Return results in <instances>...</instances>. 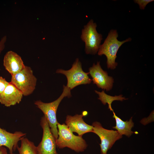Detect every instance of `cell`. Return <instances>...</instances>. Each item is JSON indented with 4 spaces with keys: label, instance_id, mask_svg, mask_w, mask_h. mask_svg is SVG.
Wrapping results in <instances>:
<instances>
[{
    "label": "cell",
    "instance_id": "cell-18",
    "mask_svg": "<svg viewBox=\"0 0 154 154\" xmlns=\"http://www.w3.org/2000/svg\"><path fill=\"white\" fill-rule=\"evenodd\" d=\"M9 83L5 79L0 76V94L3 91Z\"/></svg>",
    "mask_w": 154,
    "mask_h": 154
},
{
    "label": "cell",
    "instance_id": "cell-14",
    "mask_svg": "<svg viewBox=\"0 0 154 154\" xmlns=\"http://www.w3.org/2000/svg\"><path fill=\"white\" fill-rule=\"evenodd\" d=\"M113 113V117L115 119L116 125L113 127V128L116 129L121 135H125L128 137H130L134 133L131 131L134 125V123L132 119V117L129 121H125L116 116L114 112Z\"/></svg>",
    "mask_w": 154,
    "mask_h": 154
},
{
    "label": "cell",
    "instance_id": "cell-5",
    "mask_svg": "<svg viewBox=\"0 0 154 154\" xmlns=\"http://www.w3.org/2000/svg\"><path fill=\"white\" fill-rule=\"evenodd\" d=\"M57 73L65 75L67 79L66 86L71 90L81 84H90L92 80L88 76L89 72H86L83 70L82 64L78 58H76L71 68L68 70L58 69Z\"/></svg>",
    "mask_w": 154,
    "mask_h": 154
},
{
    "label": "cell",
    "instance_id": "cell-21",
    "mask_svg": "<svg viewBox=\"0 0 154 154\" xmlns=\"http://www.w3.org/2000/svg\"><path fill=\"white\" fill-rule=\"evenodd\" d=\"M9 154H15L13 153H10Z\"/></svg>",
    "mask_w": 154,
    "mask_h": 154
},
{
    "label": "cell",
    "instance_id": "cell-11",
    "mask_svg": "<svg viewBox=\"0 0 154 154\" xmlns=\"http://www.w3.org/2000/svg\"><path fill=\"white\" fill-rule=\"evenodd\" d=\"M26 134L19 131L11 133L0 127V147H5L8 149L9 153H13L18 145V143L25 137Z\"/></svg>",
    "mask_w": 154,
    "mask_h": 154
},
{
    "label": "cell",
    "instance_id": "cell-20",
    "mask_svg": "<svg viewBox=\"0 0 154 154\" xmlns=\"http://www.w3.org/2000/svg\"><path fill=\"white\" fill-rule=\"evenodd\" d=\"M0 154H8L6 148L4 147H0Z\"/></svg>",
    "mask_w": 154,
    "mask_h": 154
},
{
    "label": "cell",
    "instance_id": "cell-16",
    "mask_svg": "<svg viewBox=\"0 0 154 154\" xmlns=\"http://www.w3.org/2000/svg\"><path fill=\"white\" fill-rule=\"evenodd\" d=\"M95 92L98 95L99 98L98 99L100 100L102 103L104 105L107 103L108 105V109L111 111H114L111 107V104L112 102L114 100H120L122 101L123 100L127 99L125 98V97H123L122 95H120L118 96H112L106 94L103 90L101 92H100L97 90H95Z\"/></svg>",
    "mask_w": 154,
    "mask_h": 154
},
{
    "label": "cell",
    "instance_id": "cell-7",
    "mask_svg": "<svg viewBox=\"0 0 154 154\" xmlns=\"http://www.w3.org/2000/svg\"><path fill=\"white\" fill-rule=\"evenodd\" d=\"M92 125V132L97 135L101 140L100 144L101 154H107L108 151L112 147L116 141L122 137V135L117 131L105 129L98 122H94Z\"/></svg>",
    "mask_w": 154,
    "mask_h": 154
},
{
    "label": "cell",
    "instance_id": "cell-19",
    "mask_svg": "<svg viewBox=\"0 0 154 154\" xmlns=\"http://www.w3.org/2000/svg\"><path fill=\"white\" fill-rule=\"evenodd\" d=\"M6 40V36H5L2 38L0 41V54L5 48V44Z\"/></svg>",
    "mask_w": 154,
    "mask_h": 154
},
{
    "label": "cell",
    "instance_id": "cell-6",
    "mask_svg": "<svg viewBox=\"0 0 154 154\" xmlns=\"http://www.w3.org/2000/svg\"><path fill=\"white\" fill-rule=\"evenodd\" d=\"M97 26L91 19L82 30L81 38L85 43V50L87 54H96L101 45L102 36L97 32Z\"/></svg>",
    "mask_w": 154,
    "mask_h": 154
},
{
    "label": "cell",
    "instance_id": "cell-2",
    "mask_svg": "<svg viewBox=\"0 0 154 154\" xmlns=\"http://www.w3.org/2000/svg\"><path fill=\"white\" fill-rule=\"evenodd\" d=\"M58 137L56 139V146L59 149L68 147L77 153L82 152L88 145L82 136L74 135L64 123L57 125Z\"/></svg>",
    "mask_w": 154,
    "mask_h": 154
},
{
    "label": "cell",
    "instance_id": "cell-1",
    "mask_svg": "<svg viewBox=\"0 0 154 154\" xmlns=\"http://www.w3.org/2000/svg\"><path fill=\"white\" fill-rule=\"evenodd\" d=\"M71 90L64 85L63 86V92L60 97L55 101L49 103H44L40 100L35 102L37 107L43 113L53 136L57 139L58 137L57 125L58 123L56 118V112L59 105L65 97H71Z\"/></svg>",
    "mask_w": 154,
    "mask_h": 154
},
{
    "label": "cell",
    "instance_id": "cell-8",
    "mask_svg": "<svg viewBox=\"0 0 154 154\" xmlns=\"http://www.w3.org/2000/svg\"><path fill=\"white\" fill-rule=\"evenodd\" d=\"M40 125L43 135L41 142L37 146L38 154H58L56 150V139L44 116L41 119Z\"/></svg>",
    "mask_w": 154,
    "mask_h": 154
},
{
    "label": "cell",
    "instance_id": "cell-4",
    "mask_svg": "<svg viewBox=\"0 0 154 154\" xmlns=\"http://www.w3.org/2000/svg\"><path fill=\"white\" fill-rule=\"evenodd\" d=\"M37 78L34 75L31 68L26 66L21 71L11 76V83L27 96L31 94L35 90Z\"/></svg>",
    "mask_w": 154,
    "mask_h": 154
},
{
    "label": "cell",
    "instance_id": "cell-3",
    "mask_svg": "<svg viewBox=\"0 0 154 154\" xmlns=\"http://www.w3.org/2000/svg\"><path fill=\"white\" fill-rule=\"evenodd\" d=\"M118 37L117 31L111 30L103 43L100 45L98 51V55L101 56L104 54L106 56L107 67L112 70L115 69L117 65L115 60L119 48L124 43L131 40L129 38L123 41H119L117 39Z\"/></svg>",
    "mask_w": 154,
    "mask_h": 154
},
{
    "label": "cell",
    "instance_id": "cell-12",
    "mask_svg": "<svg viewBox=\"0 0 154 154\" xmlns=\"http://www.w3.org/2000/svg\"><path fill=\"white\" fill-rule=\"evenodd\" d=\"M23 95L15 85L9 82L3 91L0 94V103L7 107L19 104Z\"/></svg>",
    "mask_w": 154,
    "mask_h": 154
},
{
    "label": "cell",
    "instance_id": "cell-9",
    "mask_svg": "<svg viewBox=\"0 0 154 154\" xmlns=\"http://www.w3.org/2000/svg\"><path fill=\"white\" fill-rule=\"evenodd\" d=\"M89 74L92 78L94 84H96L99 88L107 91L112 88L114 80L112 77L109 76L107 72L104 70L98 62L96 64L94 63L92 67L89 68Z\"/></svg>",
    "mask_w": 154,
    "mask_h": 154
},
{
    "label": "cell",
    "instance_id": "cell-15",
    "mask_svg": "<svg viewBox=\"0 0 154 154\" xmlns=\"http://www.w3.org/2000/svg\"><path fill=\"white\" fill-rule=\"evenodd\" d=\"M21 141L20 147H17L19 154H38L37 146L33 142L25 137Z\"/></svg>",
    "mask_w": 154,
    "mask_h": 154
},
{
    "label": "cell",
    "instance_id": "cell-17",
    "mask_svg": "<svg viewBox=\"0 0 154 154\" xmlns=\"http://www.w3.org/2000/svg\"><path fill=\"white\" fill-rule=\"evenodd\" d=\"M153 0H135L134 1L135 3L139 5V8L141 9L144 10L146 5L149 3L153 1Z\"/></svg>",
    "mask_w": 154,
    "mask_h": 154
},
{
    "label": "cell",
    "instance_id": "cell-13",
    "mask_svg": "<svg viewBox=\"0 0 154 154\" xmlns=\"http://www.w3.org/2000/svg\"><path fill=\"white\" fill-rule=\"evenodd\" d=\"M5 69L11 74H15L25 67L21 57L16 52L9 51L5 54L3 60Z\"/></svg>",
    "mask_w": 154,
    "mask_h": 154
},
{
    "label": "cell",
    "instance_id": "cell-10",
    "mask_svg": "<svg viewBox=\"0 0 154 154\" xmlns=\"http://www.w3.org/2000/svg\"><path fill=\"white\" fill-rule=\"evenodd\" d=\"M87 114L86 111H84L81 114L67 115L65 122L66 125L73 133L75 132L80 136L87 133L92 132V126L86 123L82 118Z\"/></svg>",
    "mask_w": 154,
    "mask_h": 154
}]
</instances>
